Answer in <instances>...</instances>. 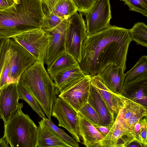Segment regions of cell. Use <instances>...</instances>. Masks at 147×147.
Returning a JSON list of instances; mask_svg holds the SVG:
<instances>
[{"mask_svg":"<svg viewBox=\"0 0 147 147\" xmlns=\"http://www.w3.org/2000/svg\"><path fill=\"white\" fill-rule=\"evenodd\" d=\"M124 2L130 11L138 12L147 17V0H120Z\"/></svg>","mask_w":147,"mask_h":147,"instance_id":"f1b7e54d","label":"cell"},{"mask_svg":"<svg viewBox=\"0 0 147 147\" xmlns=\"http://www.w3.org/2000/svg\"><path fill=\"white\" fill-rule=\"evenodd\" d=\"M79 126L82 144L86 147H98L103 137L92 123L80 112H78Z\"/></svg>","mask_w":147,"mask_h":147,"instance_id":"e0dca14e","label":"cell"},{"mask_svg":"<svg viewBox=\"0 0 147 147\" xmlns=\"http://www.w3.org/2000/svg\"><path fill=\"white\" fill-rule=\"evenodd\" d=\"M43 20L41 28L44 31L51 29L58 25L63 19L51 13H47Z\"/></svg>","mask_w":147,"mask_h":147,"instance_id":"4dcf8cb0","label":"cell"},{"mask_svg":"<svg viewBox=\"0 0 147 147\" xmlns=\"http://www.w3.org/2000/svg\"><path fill=\"white\" fill-rule=\"evenodd\" d=\"M147 125L146 117L143 118L140 131L137 137L136 142L141 146L144 147H147Z\"/></svg>","mask_w":147,"mask_h":147,"instance_id":"d6a6232c","label":"cell"},{"mask_svg":"<svg viewBox=\"0 0 147 147\" xmlns=\"http://www.w3.org/2000/svg\"><path fill=\"white\" fill-rule=\"evenodd\" d=\"M4 39H0V53L1 49L2 46L5 40Z\"/></svg>","mask_w":147,"mask_h":147,"instance_id":"74e56055","label":"cell"},{"mask_svg":"<svg viewBox=\"0 0 147 147\" xmlns=\"http://www.w3.org/2000/svg\"><path fill=\"white\" fill-rule=\"evenodd\" d=\"M88 36L83 14L76 11L68 19L65 47V51L72 55L78 63L81 60L83 45Z\"/></svg>","mask_w":147,"mask_h":147,"instance_id":"5b68a950","label":"cell"},{"mask_svg":"<svg viewBox=\"0 0 147 147\" xmlns=\"http://www.w3.org/2000/svg\"><path fill=\"white\" fill-rule=\"evenodd\" d=\"M14 0L15 1V0Z\"/></svg>","mask_w":147,"mask_h":147,"instance_id":"f35d334b","label":"cell"},{"mask_svg":"<svg viewBox=\"0 0 147 147\" xmlns=\"http://www.w3.org/2000/svg\"><path fill=\"white\" fill-rule=\"evenodd\" d=\"M77 11L72 0H61L47 13H51L63 19H68Z\"/></svg>","mask_w":147,"mask_h":147,"instance_id":"d4e9b609","label":"cell"},{"mask_svg":"<svg viewBox=\"0 0 147 147\" xmlns=\"http://www.w3.org/2000/svg\"><path fill=\"white\" fill-rule=\"evenodd\" d=\"M88 102L98 115L101 125L107 126L113 124L115 119L112 117L100 94L91 83Z\"/></svg>","mask_w":147,"mask_h":147,"instance_id":"d6986e66","label":"cell"},{"mask_svg":"<svg viewBox=\"0 0 147 147\" xmlns=\"http://www.w3.org/2000/svg\"><path fill=\"white\" fill-rule=\"evenodd\" d=\"M92 123L103 138L109 133L112 125L104 126Z\"/></svg>","mask_w":147,"mask_h":147,"instance_id":"836d02e7","label":"cell"},{"mask_svg":"<svg viewBox=\"0 0 147 147\" xmlns=\"http://www.w3.org/2000/svg\"><path fill=\"white\" fill-rule=\"evenodd\" d=\"M46 124L65 142L69 145L71 147H79V145L73 137L67 134L61 129L59 128L55 125L50 119L45 117L42 118Z\"/></svg>","mask_w":147,"mask_h":147,"instance_id":"83f0119b","label":"cell"},{"mask_svg":"<svg viewBox=\"0 0 147 147\" xmlns=\"http://www.w3.org/2000/svg\"><path fill=\"white\" fill-rule=\"evenodd\" d=\"M10 68L7 85L18 82L24 72L37 60L28 51L9 38Z\"/></svg>","mask_w":147,"mask_h":147,"instance_id":"8992f818","label":"cell"},{"mask_svg":"<svg viewBox=\"0 0 147 147\" xmlns=\"http://www.w3.org/2000/svg\"><path fill=\"white\" fill-rule=\"evenodd\" d=\"M9 38L5 39L0 53V87L7 86L10 68Z\"/></svg>","mask_w":147,"mask_h":147,"instance_id":"7402d4cb","label":"cell"},{"mask_svg":"<svg viewBox=\"0 0 147 147\" xmlns=\"http://www.w3.org/2000/svg\"><path fill=\"white\" fill-rule=\"evenodd\" d=\"M9 144L3 137L0 138V147H8Z\"/></svg>","mask_w":147,"mask_h":147,"instance_id":"8d00e7d4","label":"cell"},{"mask_svg":"<svg viewBox=\"0 0 147 147\" xmlns=\"http://www.w3.org/2000/svg\"><path fill=\"white\" fill-rule=\"evenodd\" d=\"M14 1V0H0V10L11 5Z\"/></svg>","mask_w":147,"mask_h":147,"instance_id":"d590c367","label":"cell"},{"mask_svg":"<svg viewBox=\"0 0 147 147\" xmlns=\"http://www.w3.org/2000/svg\"><path fill=\"white\" fill-rule=\"evenodd\" d=\"M129 32L132 41L137 45L147 47V26L144 23L140 22L135 24L129 29Z\"/></svg>","mask_w":147,"mask_h":147,"instance_id":"484cf974","label":"cell"},{"mask_svg":"<svg viewBox=\"0 0 147 147\" xmlns=\"http://www.w3.org/2000/svg\"><path fill=\"white\" fill-rule=\"evenodd\" d=\"M146 80H147V56L144 55L131 69L125 74L121 95L130 87Z\"/></svg>","mask_w":147,"mask_h":147,"instance_id":"ffe728a7","label":"cell"},{"mask_svg":"<svg viewBox=\"0 0 147 147\" xmlns=\"http://www.w3.org/2000/svg\"><path fill=\"white\" fill-rule=\"evenodd\" d=\"M77 11L86 14L98 0H72Z\"/></svg>","mask_w":147,"mask_h":147,"instance_id":"1f68e13d","label":"cell"},{"mask_svg":"<svg viewBox=\"0 0 147 147\" xmlns=\"http://www.w3.org/2000/svg\"><path fill=\"white\" fill-rule=\"evenodd\" d=\"M123 106L115 119L119 121L127 120L138 114L147 112L146 107L122 95Z\"/></svg>","mask_w":147,"mask_h":147,"instance_id":"603a6c76","label":"cell"},{"mask_svg":"<svg viewBox=\"0 0 147 147\" xmlns=\"http://www.w3.org/2000/svg\"><path fill=\"white\" fill-rule=\"evenodd\" d=\"M147 80L139 82L129 88L123 95L146 107Z\"/></svg>","mask_w":147,"mask_h":147,"instance_id":"cb8c5ba5","label":"cell"},{"mask_svg":"<svg viewBox=\"0 0 147 147\" xmlns=\"http://www.w3.org/2000/svg\"><path fill=\"white\" fill-rule=\"evenodd\" d=\"M23 107L20 103L17 112L4 125L3 137L11 147H36L38 127L22 111Z\"/></svg>","mask_w":147,"mask_h":147,"instance_id":"277c9868","label":"cell"},{"mask_svg":"<svg viewBox=\"0 0 147 147\" xmlns=\"http://www.w3.org/2000/svg\"><path fill=\"white\" fill-rule=\"evenodd\" d=\"M68 22V19H63L54 28L45 31L48 44L44 62L47 67L65 51V35Z\"/></svg>","mask_w":147,"mask_h":147,"instance_id":"30bf717a","label":"cell"},{"mask_svg":"<svg viewBox=\"0 0 147 147\" xmlns=\"http://www.w3.org/2000/svg\"><path fill=\"white\" fill-rule=\"evenodd\" d=\"M128 136L117 119L107 134L100 142L98 147L127 146Z\"/></svg>","mask_w":147,"mask_h":147,"instance_id":"ac0fdd59","label":"cell"},{"mask_svg":"<svg viewBox=\"0 0 147 147\" xmlns=\"http://www.w3.org/2000/svg\"><path fill=\"white\" fill-rule=\"evenodd\" d=\"M78 62L66 51L59 55L47 68L48 74L52 78L57 74L79 66Z\"/></svg>","mask_w":147,"mask_h":147,"instance_id":"44dd1931","label":"cell"},{"mask_svg":"<svg viewBox=\"0 0 147 147\" xmlns=\"http://www.w3.org/2000/svg\"><path fill=\"white\" fill-rule=\"evenodd\" d=\"M86 76L79 66L57 74L52 78L54 81L56 94L70 88Z\"/></svg>","mask_w":147,"mask_h":147,"instance_id":"9a60e30c","label":"cell"},{"mask_svg":"<svg viewBox=\"0 0 147 147\" xmlns=\"http://www.w3.org/2000/svg\"><path fill=\"white\" fill-rule=\"evenodd\" d=\"M42 4L46 7L48 13L49 12L55 5L61 0H41Z\"/></svg>","mask_w":147,"mask_h":147,"instance_id":"e575fe53","label":"cell"},{"mask_svg":"<svg viewBox=\"0 0 147 147\" xmlns=\"http://www.w3.org/2000/svg\"><path fill=\"white\" fill-rule=\"evenodd\" d=\"M90 85V76H86L79 82L60 93L58 96L78 112L88 102Z\"/></svg>","mask_w":147,"mask_h":147,"instance_id":"8fae6325","label":"cell"},{"mask_svg":"<svg viewBox=\"0 0 147 147\" xmlns=\"http://www.w3.org/2000/svg\"><path fill=\"white\" fill-rule=\"evenodd\" d=\"M111 18L109 0H98L86 14L88 36H91L109 27Z\"/></svg>","mask_w":147,"mask_h":147,"instance_id":"9c48e42d","label":"cell"},{"mask_svg":"<svg viewBox=\"0 0 147 147\" xmlns=\"http://www.w3.org/2000/svg\"><path fill=\"white\" fill-rule=\"evenodd\" d=\"M91 83L99 92L112 117L115 119L123 106L122 95L115 93L108 89L98 75L90 76Z\"/></svg>","mask_w":147,"mask_h":147,"instance_id":"4fadbf2b","label":"cell"},{"mask_svg":"<svg viewBox=\"0 0 147 147\" xmlns=\"http://www.w3.org/2000/svg\"><path fill=\"white\" fill-rule=\"evenodd\" d=\"M78 112L92 123L101 125L98 115L95 109L88 102L83 106Z\"/></svg>","mask_w":147,"mask_h":147,"instance_id":"f546056e","label":"cell"},{"mask_svg":"<svg viewBox=\"0 0 147 147\" xmlns=\"http://www.w3.org/2000/svg\"><path fill=\"white\" fill-rule=\"evenodd\" d=\"M51 116L57 119L58 126L65 129L77 142H81L78 112L59 97L55 100Z\"/></svg>","mask_w":147,"mask_h":147,"instance_id":"52a82bcc","label":"cell"},{"mask_svg":"<svg viewBox=\"0 0 147 147\" xmlns=\"http://www.w3.org/2000/svg\"><path fill=\"white\" fill-rule=\"evenodd\" d=\"M132 41L129 30L110 25L88 36L83 45L80 67L86 76L97 75L112 63L126 69L129 44Z\"/></svg>","mask_w":147,"mask_h":147,"instance_id":"6da1fadb","label":"cell"},{"mask_svg":"<svg viewBox=\"0 0 147 147\" xmlns=\"http://www.w3.org/2000/svg\"><path fill=\"white\" fill-rule=\"evenodd\" d=\"M18 83H11L3 88L0 96V116L5 124L17 112L20 103Z\"/></svg>","mask_w":147,"mask_h":147,"instance_id":"7c38bea8","label":"cell"},{"mask_svg":"<svg viewBox=\"0 0 147 147\" xmlns=\"http://www.w3.org/2000/svg\"><path fill=\"white\" fill-rule=\"evenodd\" d=\"M36 147H71L64 141L42 119L38 122Z\"/></svg>","mask_w":147,"mask_h":147,"instance_id":"2e32d148","label":"cell"},{"mask_svg":"<svg viewBox=\"0 0 147 147\" xmlns=\"http://www.w3.org/2000/svg\"><path fill=\"white\" fill-rule=\"evenodd\" d=\"M45 16L41 0H15L11 5L0 10V38L41 28Z\"/></svg>","mask_w":147,"mask_h":147,"instance_id":"7a4b0ae2","label":"cell"},{"mask_svg":"<svg viewBox=\"0 0 147 147\" xmlns=\"http://www.w3.org/2000/svg\"><path fill=\"white\" fill-rule=\"evenodd\" d=\"M48 74L44 61H36L24 72L18 84L34 97L47 118L51 119L57 97L55 83Z\"/></svg>","mask_w":147,"mask_h":147,"instance_id":"3957f363","label":"cell"},{"mask_svg":"<svg viewBox=\"0 0 147 147\" xmlns=\"http://www.w3.org/2000/svg\"><path fill=\"white\" fill-rule=\"evenodd\" d=\"M18 89L20 99L26 102L33 110L42 119L46 117L42 109L34 96L18 84Z\"/></svg>","mask_w":147,"mask_h":147,"instance_id":"4316f807","label":"cell"},{"mask_svg":"<svg viewBox=\"0 0 147 147\" xmlns=\"http://www.w3.org/2000/svg\"><path fill=\"white\" fill-rule=\"evenodd\" d=\"M123 68L112 63L98 74L106 86L114 93L121 94L125 74Z\"/></svg>","mask_w":147,"mask_h":147,"instance_id":"5bb4252c","label":"cell"},{"mask_svg":"<svg viewBox=\"0 0 147 147\" xmlns=\"http://www.w3.org/2000/svg\"><path fill=\"white\" fill-rule=\"evenodd\" d=\"M30 53L37 60L44 61L48 42L41 28L28 31L11 38Z\"/></svg>","mask_w":147,"mask_h":147,"instance_id":"ba28073f","label":"cell"}]
</instances>
